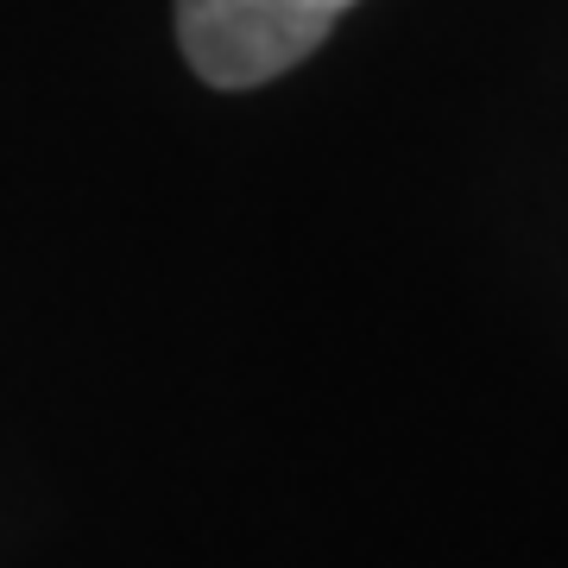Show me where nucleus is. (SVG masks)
Here are the masks:
<instances>
[{
    "label": "nucleus",
    "mask_w": 568,
    "mask_h": 568,
    "mask_svg": "<svg viewBox=\"0 0 568 568\" xmlns=\"http://www.w3.org/2000/svg\"><path fill=\"white\" fill-rule=\"evenodd\" d=\"M354 0H178V44L209 89H260L297 70Z\"/></svg>",
    "instance_id": "obj_1"
}]
</instances>
